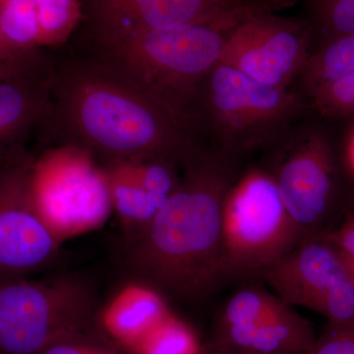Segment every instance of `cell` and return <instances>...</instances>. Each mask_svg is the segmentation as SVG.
I'll use <instances>...</instances> for the list:
<instances>
[{"mask_svg": "<svg viewBox=\"0 0 354 354\" xmlns=\"http://www.w3.org/2000/svg\"><path fill=\"white\" fill-rule=\"evenodd\" d=\"M297 102L285 88L258 82L218 64L198 87L187 118L197 133L209 125L221 135L230 156L260 145L295 113Z\"/></svg>", "mask_w": 354, "mask_h": 354, "instance_id": "obj_7", "label": "cell"}, {"mask_svg": "<svg viewBox=\"0 0 354 354\" xmlns=\"http://www.w3.org/2000/svg\"><path fill=\"white\" fill-rule=\"evenodd\" d=\"M339 252L341 254L342 259L344 261L346 269H348L349 276H351V281H353L354 286V257H353V256L348 255V254L342 253L341 251H339Z\"/></svg>", "mask_w": 354, "mask_h": 354, "instance_id": "obj_27", "label": "cell"}, {"mask_svg": "<svg viewBox=\"0 0 354 354\" xmlns=\"http://www.w3.org/2000/svg\"><path fill=\"white\" fill-rule=\"evenodd\" d=\"M312 10L326 41L354 32V0H312Z\"/></svg>", "mask_w": 354, "mask_h": 354, "instance_id": "obj_22", "label": "cell"}, {"mask_svg": "<svg viewBox=\"0 0 354 354\" xmlns=\"http://www.w3.org/2000/svg\"><path fill=\"white\" fill-rule=\"evenodd\" d=\"M311 354H354V325L328 323Z\"/></svg>", "mask_w": 354, "mask_h": 354, "instance_id": "obj_24", "label": "cell"}, {"mask_svg": "<svg viewBox=\"0 0 354 354\" xmlns=\"http://www.w3.org/2000/svg\"><path fill=\"white\" fill-rule=\"evenodd\" d=\"M308 30L295 21L259 11L227 32L218 64L258 82L285 88L307 62Z\"/></svg>", "mask_w": 354, "mask_h": 354, "instance_id": "obj_13", "label": "cell"}, {"mask_svg": "<svg viewBox=\"0 0 354 354\" xmlns=\"http://www.w3.org/2000/svg\"><path fill=\"white\" fill-rule=\"evenodd\" d=\"M37 134L44 146L73 144L102 164L150 158L185 164L200 149L183 118L81 51L53 58L50 109Z\"/></svg>", "mask_w": 354, "mask_h": 354, "instance_id": "obj_1", "label": "cell"}, {"mask_svg": "<svg viewBox=\"0 0 354 354\" xmlns=\"http://www.w3.org/2000/svg\"><path fill=\"white\" fill-rule=\"evenodd\" d=\"M34 158L24 144L0 152V281L41 269L62 245L35 205Z\"/></svg>", "mask_w": 354, "mask_h": 354, "instance_id": "obj_10", "label": "cell"}, {"mask_svg": "<svg viewBox=\"0 0 354 354\" xmlns=\"http://www.w3.org/2000/svg\"><path fill=\"white\" fill-rule=\"evenodd\" d=\"M301 241L271 172L254 167L235 176L225 193L221 216L227 279L260 277Z\"/></svg>", "mask_w": 354, "mask_h": 354, "instance_id": "obj_4", "label": "cell"}, {"mask_svg": "<svg viewBox=\"0 0 354 354\" xmlns=\"http://www.w3.org/2000/svg\"><path fill=\"white\" fill-rule=\"evenodd\" d=\"M271 174L302 239L323 237L334 228L337 174L321 135H308L288 147Z\"/></svg>", "mask_w": 354, "mask_h": 354, "instance_id": "obj_12", "label": "cell"}, {"mask_svg": "<svg viewBox=\"0 0 354 354\" xmlns=\"http://www.w3.org/2000/svg\"><path fill=\"white\" fill-rule=\"evenodd\" d=\"M324 113L346 114L354 111V72L314 94Z\"/></svg>", "mask_w": 354, "mask_h": 354, "instance_id": "obj_23", "label": "cell"}, {"mask_svg": "<svg viewBox=\"0 0 354 354\" xmlns=\"http://www.w3.org/2000/svg\"><path fill=\"white\" fill-rule=\"evenodd\" d=\"M82 21L80 0H0V30L20 50L62 48Z\"/></svg>", "mask_w": 354, "mask_h": 354, "instance_id": "obj_15", "label": "cell"}, {"mask_svg": "<svg viewBox=\"0 0 354 354\" xmlns=\"http://www.w3.org/2000/svg\"><path fill=\"white\" fill-rule=\"evenodd\" d=\"M38 354H127L108 339L95 325L65 335Z\"/></svg>", "mask_w": 354, "mask_h": 354, "instance_id": "obj_21", "label": "cell"}, {"mask_svg": "<svg viewBox=\"0 0 354 354\" xmlns=\"http://www.w3.org/2000/svg\"><path fill=\"white\" fill-rule=\"evenodd\" d=\"M171 311L160 291L136 279L113 293L95 314V325L127 353Z\"/></svg>", "mask_w": 354, "mask_h": 354, "instance_id": "obj_16", "label": "cell"}, {"mask_svg": "<svg viewBox=\"0 0 354 354\" xmlns=\"http://www.w3.org/2000/svg\"><path fill=\"white\" fill-rule=\"evenodd\" d=\"M108 172L113 213L128 239L148 227L179 185L183 165L171 158L111 160Z\"/></svg>", "mask_w": 354, "mask_h": 354, "instance_id": "obj_14", "label": "cell"}, {"mask_svg": "<svg viewBox=\"0 0 354 354\" xmlns=\"http://www.w3.org/2000/svg\"><path fill=\"white\" fill-rule=\"evenodd\" d=\"M354 72V32L326 41L305 64V78L313 94Z\"/></svg>", "mask_w": 354, "mask_h": 354, "instance_id": "obj_19", "label": "cell"}, {"mask_svg": "<svg viewBox=\"0 0 354 354\" xmlns=\"http://www.w3.org/2000/svg\"><path fill=\"white\" fill-rule=\"evenodd\" d=\"M323 239L337 250L354 257V209Z\"/></svg>", "mask_w": 354, "mask_h": 354, "instance_id": "obj_25", "label": "cell"}, {"mask_svg": "<svg viewBox=\"0 0 354 354\" xmlns=\"http://www.w3.org/2000/svg\"><path fill=\"white\" fill-rule=\"evenodd\" d=\"M202 354H269L255 353V351H246L234 348V346H221V344H206ZM291 354H308V353H291Z\"/></svg>", "mask_w": 354, "mask_h": 354, "instance_id": "obj_26", "label": "cell"}, {"mask_svg": "<svg viewBox=\"0 0 354 354\" xmlns=\"http://www.w3.org/2000/svg\"><path fill=\"white\" fill-rule=\"evenodd\" d=\"M236 174L230 157L199 149L183 165L180 183L148 227L129 241L136 279L169 301H196L227 279L221 245L225 193Z\"/></svg>", "mask_w": 354, "mask_h": 354, "instance_id": "obj_2", "label": "cell"}, {"mask_svg": "<svg viewBox=\"0 0 354 354\" xmlns=\"http://www.w3.org/2000/svg\"><path fill=\"white\" fill-rule=\"evenodd\" d=\"M204 348L196 330L171 311L127 354H202Z\"/></svg>", "mask_w": 354, "mask_h": 354, "instance_id": "obj_18", "label": "cell"}, {"mask_svg": "<svg viewBox=\"0 0 354 354\" xmlns=\"http://www.w3.org/2000/svg\"><path fill=\"white\" fill-rule=\"evenodd\" d=\"M53 57L44 50L27 51L14 46L0 30V83L50 73Z\"/></svg>", "mask_w": 354, "mask_h": 354, "instance_id": "obj_20", "label": "cell"}, {"mask_svg": "<svg viewBox=\"0 0 354 354\" xmlns=\"http://www.w3.org/2000/svg\"><path fill=\"white\" fill-rule=\"evenodd\" d=\"M348 160L349 167L353 169L354 172V132L353 134L351 135V138L349 140L348 147Z\"/></svg>", "mask_w": 354, "mask_h": 354, "instance_id": "obj_28", "label": "cell"}, {"mask_svg": "<svg viewBox=\"0 0 354 354\" xmlns=\"http://www.w3.org/2000/svg\"><path fill=\"white\" fill-rule=\"evenodd\" d=\"M95 314L92 291L75 277L0 281V354H38Z\"/></svg>", "mask_w": 354, "mask_h": 354, "instance_id": "obj_6", "label": "cell"}, {"mask_svg": "<svg viewBox=\"0 0 354 354\" xmlns=\"http://www.w3.org/2000/svg\"><path fill=\"white\" fill-rule=\"evenodd\" d=\"M311 324L276 293L258 286L235 291L216 318L209 344L269 354H311Z\"/></svg>", "mask_w": 354, "mask_h": 354, "instance_id": "obj_11", "label": "cell"}, {"mask_svg": "<svg viewBox=\"0 0 354 354\" xmlns=\"http://www.w3.org/2000/svg\"><path fill=\"white\" fill-rule=\"evenodd\" d=\"M83 48L121 43L155 30L186 24L234 25L245 0H80ZM79 29V30H80ZM78 30V31H79Z\"/></svg>", "mask_w": 354, "mask_h": 354, "instance_id": "obj_8", "label": "cell"}, {"mask_svg": "<svg viewBox=\"0 0 354 354\" xmlns=\"http://www.w3.org/2000/svg\"><path fill=\"white\" fill-rule=\"evenodd\" d=\"M230 31L215 25L186 24L79 51L134 84L190 127L188 109L198 87L218 64Z\"/></svg>", "mask_w": 354, "mask_h": 354, "instance_id": "obj_3", "label": "cell"}, {"mask_svg": "<svg viewBox=\"0 0 354 354\" xmlns=\"http://www.w3.org/2000/svg\"><path fill=\"white\" fill-rule=\"evenodd\" d=\"M290 306L335 325H354V286L341 254L323 237L305 239L260 274Z\"/></svg>", "mask_w": 354, "mask_h": 354, "instance_id": "obj_9", "label": "cell"}, {"mask_svg": "<svg viewBox=\"0 0 354 354\" xmlns=\"http://www.w3.org/2000/svg\"><path fill=\"white\" fill-rule=\"evenodd\" d=\"M31 184L39 215L60 244L101 228L113 213L106 167L73 144L44 146Z\"/></svg>", "mask_w": 354, "mask_h": 354, "instance_id": "obj_5", "label": "cell"}, {"mask_svg": "<svg viewBox=\"0 0 354 354\" xmlns=\"http://www.w3.org/2000/svg\"><path fill=\"white\" fill-rule=\"evenodd\" d=\"M50 80L51 71L0 83V152L38 132L50 109Z\"/></svg>", "mask_w": 354, "mask_h": 354, "instance_id": "obj_17", "label": "cell"}]
</instances>
